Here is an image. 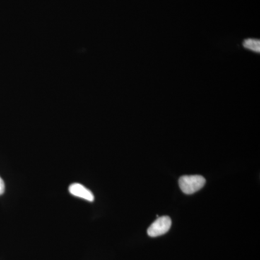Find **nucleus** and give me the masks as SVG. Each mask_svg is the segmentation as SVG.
<instances>
[{"mask_svg":"<svg viewBox=\"0 0 260 260\" xmlns=\"http://www.w3.org/2000/svg\"><path fill=\"white\" fill-rule=\"evenodd\" d=\"M171 226H172V220L169 216L160 217L148 228V236L150 237H157L164 235L169 232Z\"/></svg>","mask_w":260,"mask_h":260,"instance_id":"nucleus-2","label":"nucleus"},{"mask_svg":"<svg viewBox=\"0 0 260 260\" xmlns=\"http://www.w3.org/2000/svg\"><path fill=\"white\" fill-rule=\"evenodd\" d=\"M206 181L200 175L183 176L179 180L181 190L186 194H194L205 186Z\"/></svg>","mask_w":260,"mask_h":260,"instance_id":"nucleus-1","label":"nucleus"},{"mask_svg":"<svg viewBox=\"0 0 260 260\" xmlns=\"http://www.w3.org/2000/svg\"><path fill=\"white\" fill-rule=\"evenodd\" d=\"M69 191L70 194L77 198H82V199L87 200L89 202L94 201V195L90 189H87L83 184L79 183H74L70 184L69 186Z\"/></svg>","mask_w":260,"mask_h":260,"instance_id":"nucleus-3","label":"nucleus"},{"mask_svg":"<svg viewBox=\"0 0 260 260\" xmlns=\"http://www.w3.org/2000/svg\"><path fill=\"white\" fill-rule=\"evenodd\" d=\"M5 186L4 181L3 180L1 177H0V195L3 194L5 192Z\"/></svg>","mask_w":260,"mask_h":260,"instance_id":"nucleus-5","label":"nucleus"},{"mask_svg":"<svg viewBox=\"0 0 260 260\" xmlns=\"http://www.w3.org/2000/svg\"><path fill=\"white\" fill-rule=\"evenodd\" d=\"M243 46L249 50L259 53L260 51V41L258 39H246L243 43Z\"/></svg>","mask_w":260,"mask_h":260,"instance_id":"nucleus-4","label":"nucleus"}]
</instances>
